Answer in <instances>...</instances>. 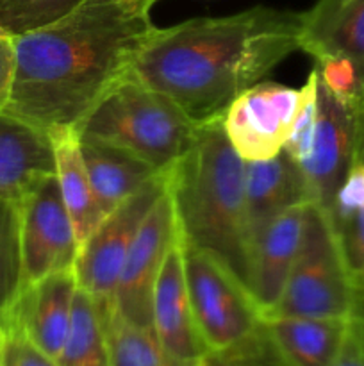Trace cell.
I'll return each instance as SVG.
<instances>
[{"mask_svg":"<svg viewBox=\"0 0 364 366\" xmlns=\"http://www.w3.org/2000/svg\"><path fill=\"white\" fill-rule=\"evenodd\" d=\"M150 4L86 0L63 20L14 38L16 70L2 113L46 134L77 131L128 75L153 27Z\"/></svg>","mask_w":364,"mask_h":366,"instance_id":"obj_1","label":"cell"},{"mask_svg":"<svg viewBox=\"0 0 364 366\" xmlns=\"http://www.w3.org/2000/svg\"><path fill=\"white\" fill-rule=\"evenodd\" d=\"M302 14L257 6L231 16L153 29L128 74L173 100L196 125L227 107L300 49Z\"/></svg>","mask_w":364,"mask_h":366,"instance_id":"obj_2","label":"cell"},{"mask_svg":"<svg viewBox=\"0 0 364 366\" xmlns=\"http://www.w3.org/2000/svg\"><path fill=\"white\" fill-rule=\"evenodd\" d=\"M221 120L198 125L195 145L168 170V192L182 242L216 256L248 286L245 159L231 145Z\"/></svg>","mask_w":364,"mask_h":366,"instance_id":"obj_3","label":"cell"},{"mask_svg":"<svg viewBox=\"0 0 364 366\" xmlns=\"http://www.w3.org/2000/svg\"><path fill=\"white\" fill-rule=\"evenodd\" d=\"M168 172L191 150L198 125L163 93L125 75L77 129Z\"/></svg>","mask_w":364,"mask_h":366,"instance_id":"obj_4","label":"cell"},{"mask_svg":"<svg viewBox=\"0 0 364 366\" xmlns=\"http://www.w3.org/2000/svg\"><path fill=\"white\" fill-rule=\"evenodd\" d=\"M355 290L346 272L330 213L320 204L303 206L302 236L284 292L270 317L353 318Z\"/></svg>","mask_w":364,"mask_h":366,"instance_id":"obj_5","label":"cell"},{"mask_svg":"<svg viewBox=\"0 0 364 366\" xmlns=\"http://www.w3.org/2000/svg\"><path fill=\"white\" fill-rule=\"evenodd\" d=\"M189 302L207 350L241 342L263 324L248 286L216 256L182 242Z\"/></svg>","mask_w":364,"mask_h":366,"instance_id":"obj_6","label":"cell"},{"mask_svg":"<svg viewBox=\"0 0 364 366\" xmlns=\"http://www.w3.org/2000/svg\"><path fill=\"white\" fill-rule=\"evenodd\" d=\"M166 188L168 172L150 179L131 199L111 211L79 250L74 267L77 286L88 292L102 310L113 306L118 277L128 249Z\"/></svg>","mask_w":364,"mask_h":366,"instance_id":"obj_7","label":"cell"},{"mask_svg":"<svg viewBox=\"0 0 364 366\" xmlns=\"http://www.w3.org/2000/svg\"><path fill=\"white\" fill-rule=\"evenodd\" d=\"M20 292L49 275L75 267L77 239L56 174L39 179L20 202Z\"/></svg>","mask_w":364,"mask_h":366,"instance_id":"obj_8","label":"cell"},{"mask_svg":"<svg viewBox=\"0 0 364 366\" xmlns=\"http://www.w3.org/2000/svg\"><path fill=\"white\" fill-rule=\"evenodd\" d=\"M305 97V88L257 82L245 89L223 114V131L245 161L271 159L284 150Z\"/></svg>","mask_w":364,"mask_h":366,"instance_id":"obj_9","label":"cell"},{"mask_svg":"<svg viewBox=\"0 0 364 366\" xmlns=\"http://www.w3.org/2000/svg\"><path fill=\"white\" fill-rule=\"evenodd\" d=\"M177 236L173 200L166 188L136 234L118 277L113 307L127 320L152 327L153 288Z\"/></svg>","mask_w":364,"mask_h":366,"instance_id":"obj_10","label":"cell"},{"mask_svg":"<svg viewBox=\"0 0 364 366\" xmlns=\"http://www.w3.org/2000/svg\"><path fill=\"white\" fill-rule=\"evenodd\" d=\"M359 114L334 95L318 75L316 129L310 152L300 163L313 202L327 211L355 159Z\"/></svg>","mask_w":364,"mask_h":366,"instance_id":"obj_11","label":"cell"},{"mask_svg":"<svg viewBox=\"0 0 364 366\" xmlns=\"http://www.w3.org/2000/svg\"><path fill=\"white\" fill-rule=\"evenodd\" d=\"M77 288L74 268L49 275L21 290L0 322L20 329L38 349L57 361L70 331Z\"/></svg>","mask_w":364,"mask_h":366,"instance_id":"obj_12","label":"cell"},{"mask_svg":"<svg viewBox=\"0 0 364 366\" xmlns=\"http://www.w3.org/2000/svg\"><path fill=\"white\" fill-rule=\"evenodd\" d=\"M152 327L164 349L178 360L196 363L209 352L189 302L181 231L168 250L153 288Z\"/></svg>","mask_w":364,"mask_h":366,"instance_id":"obj_13","label":"cell"},{"mask_svg":"<svg viewBox=\"0 0 364 366\" xmlns=\"http://www.w3.org/2000/svg\"><path fill=\"white\" fill-rule=\"evenodd\" d=\"M245 197L250 252L253 239L270 222L293 207L313 202L305 174L284 150L271 159L245 161Z\"/></svg>","mask_w":364,"mask_h":366,"instance_id":"obj_14","label":"cell"},{"mask_svg":"<svg viewBox=\"0 0 364 366\" xmlns=\"http://www.w3.org/2000/svg\"><path fill=\"white\" fill-rule=\"evenodd\" d=\"M302 220L303 206L293 207L270 222L252 243L248 290L263 311V320L284 292L300 245Z\"/></svg>","mask_w":364,"mask_h":366,"instance_id":"obj_15","label":"cell"},{"mask_svg":"<svg viewBox=\"0 0 364 366\" xmlns=\"http://www.w3.org/2000/svg\"><path fill=\"white\" fill-rule=\"evenodd\" d=\"M56 174L52 139L41 129L0 113V197L20 206L39 179Z\"/></svg>","mask_w":364,"mask_h":366,"instance_id":"obj_16","label":"cell"},{"mask_svg":"<svg viewBox=\"0 0 364 366\" xmlns=\"http://www.w3.org/2000/svg\"><path fill=\"white\" fill-rule=\"evenodd\" d=\"M300 49L316 61H352L364 82V0H318L302 13Z\"/></svg>","mask_w":364,"mask_h":366,"instance_id":"obj_17","label":"cell"},{"mask_svg":"<svg viewBox=\"0 0 364 366\" xmlns=\"http://www.w3.org/2000/svg\"><path fill=\"white\" fill-rule=\"evenodd\" d=\"M81 138V152L93 193L102 213L109 214L150 179L163 174L139 157L91 138Z\"/></svg>","mask_w":364,"mask_h":366,"instance_id":"obj_18","label":"cell"},{"mask_svg":"<svg viewBox=\"0 0 364 366\" xmlns=\"http://www.w3.org/2000/svg\"><path fill=\"white\" fill-rule=\"evenodd\" d=\"M56 157V175L61 197L71 218L79 250L96 231L106 214L100 209L93 193L81 152V138L74 129H57L49 132Z\"/></svg>","mask_w":364,"mask_h":366,"instance_id":"obj_19","label":"cell"},{"mask_svg":"<svg viewBox=\"0 0 364 366\" xmlns=\"http://www.w3.org/2000/svg\"><path fill=\"white\" fill-rule=\"evenodd\" d=\"M264 324L291 366H330L345 343L350 320L270 317Z\"/></svg>","mask_w":364,"mask_h":366,"instance_id":"obj_20","label":"cell"},{"mask_svg":"<svg viewBox=\"0 0 364 366\" xmlns=\"http://www.w3.org/2000/svg\"><path fill=\"white\" fill-rule=\"evenodd\" d=\"M109 343L111 366H196L168 352L153 327H143L127 320L113 306L102 310Z\"/></svg>","mask_w":364,"mask_h":366,"instance_id":"obj_21","label":"cell"},{"mask_svg":"<svg viewBox=\"0 0 364 366\" xmlns=\"http://www.w3.org/2000/svg\"><path fill=\"white\" fill-rule=\"evenodd\" d=\"M57 363L59 366H111L102 307L82 288L75 292L70 331Z\"/></svg>","mask_w":364,"mask_h":366,"instance_id":"obj_22","label":"cell"},{"mask_svg":"<svg viewBox=\"0 0 364 366\" xmlns=\"http://www.w3.org/2000/svg\"><path fill=\"white\" fill-rule=\"evenodd\" d=\"M21 286L20 206L0 197V318L16 300Z\"/></svg>","mask_w":364,"mask_h":366,"instance_id":"obj_23","label":"cell"},{"mask_svg":"<svg viewBox=\"0 0 364 366\" xmlns=\"http://www.w3.org/2000/svg\"><path fill=\"white\" fill-rule=\"evenodd\" d=\"M86 0H0V29L18 38L74 13Z\"/></svg>","mask_w":364,"mask_h":366,"instance_id":"obj_24","label":"cell"},{"mask_svg":"<svg viewBox=\"0 0 364 366\" xmlns=\"http://www.w3.org/2000/svg\"><path fill=\"white\" fill-rule=\"evenodd\" d=\"M196 366H291L271 338L266 324L241 342L220 350H209Z\"/></svg>","mask_w":364,"mask_h":366,"instance_id":"obj_25","label":"cell"},{"mask_svg":"<svg viewBox=\"0 0 364 366\" xmlns=\"http://www.w3.org/2000/svg\"><path fill=\"white\" fill-rule=\"evenodd\" d=\"M332 222L338 234L343 261H345L346 272H348V277L355 290L357 304H359V300L364 297V211L332 218Z\"/></svg>","mask_w":364,"mask_h":366,"instance_id":"obj_26","label":"cell"},{"mask_svg":"<svg viewBox=\"0 0 364 366\" xmlns=\"http://www.w3.org/2000/svg\"><path fill=\"white\" fill-rule=\"evenodd\" d=\"M303 88H305V97H303V102L295 118L291 134H289L288 142H285L284 145V152H288L298 164L309 156L314 139V129H316V68L309 74Z\"/></svg>","mask_w":364,"mask_h":366,"instance_id":"obj_27","label":"cell"},{"mask_svg":"<svg viewBox=\"0 0 364 366\" xmlns=\"http://www.w3.org/2000/svg\"><path fill=\"white\" fill-rule=\"evenodd\" d=\"M0 366H59L20 329L0 322Z\"/></svg>","mask_w":364,"mask_h":366,"instance_id":"obj_28","label":"cell"},{"mask_svg":"<svg viewBox=\"0 0 364 366\" xmlns=\"http://www.w3.org/2000/svg\"><path fill=\"white\" fill-rule=\"evenodd\" d=\"M355 211H364V164H353L335 193L334 206L328 213L332 218H338Z\"/></svg>","mask_w":364,"mask_h":366,"instance_id":"obj_29","label":"cell"},{"mask_svg":"<svg viewBox=\"0 0 364 366\" xmlns=\"http://www.w3.org/2000/svg\"><path fill=\"white\" fill-rule=\"evenodd\" d=\"M16 70V49L14 38L0 29V113L7 106Z\"/></svg>","mask_w":364,"mask_h":366,"instance_id":"obj_30","label":"cell"},{"mask_svg":"<svg viewBox=\"0 0 364 366\" xmlns=\"http://www.w3.org/2000/svg\"><path fill=\"white\" fill-rule=\"evenodd\" d=\"M330 366H364V329L357 318H350L345 343Z\"/></svg>","mask_w":364,"mask_h":366,"instance_id":"obj_31","label":"cell"},{"mask_svg":"<svg viewBox=\"0 0 364 366\" xmlns=\"http://www.w3.org/2000/svg\"><path fill=\"white\" fill-rule=\"evenodd\" d=\"M353 164H364V117L359 122V136H357V149Z\"/></svg>","mask_w":364,"mask_h":366,"instance_id":"obj_32","label":"cell"},{"mask_svg":"<svg viewBox=\"0 0 364 366\" xmlns=\"http://www.w3.org/2000/svg\"><path fill=\"white\" fill-rule=\"evenodd\" d=\"M353 318H357V320L363 324V329H364V297L359 300V304H357L355 315H353Z\"/></svg>","mask_w":364,"mask_h":366,"instance_id":"obj_33","label":"cell"},{"mask_svg":"<svg viewBox=\"0 0 364 366\" xmlns=\"http://www.w3.org/2000/svg\"><path fill=\"white\" fill-rule=\"evenodd\" d=\"M106 2H145V4H150V6H153L157 0H106Z\"/></svg>","mask_w":364,"mask_h":366,"instance_id":"obj_34","label":"cell"},{"mask_svg":"<svg viewBox=\"0 0 364 366\" xmlns=\"http://www.w3.org/2000/svg\"><path fill=\"white\" fill-rule=\"evenodd\" d=\"M343 2H348V0H343Z\"/></svg>","mask_w":364,"mask_h":366,"instance_id":"obj_35","label":"cell"}]
</instances>
